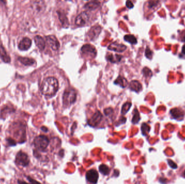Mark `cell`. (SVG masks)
I'll return each instance as SVG.
<instances>
[{
    "mask_svg": "<svg viewBox=\"0 0 185 184\" xmlns=\"http://www.w3.org/2000/svg\"><path fill=\"white\" fill-rule=\"evenodd\" d=\"M59 89V82L54 77L45 79L41 86V92L46 96L51 97L56 94Z\"/></svg>",
    "mask_w": 185,
    "mask_h": 184,
    "instance_id": "6da1fadb",
    "label": "cell"
},
{
    "mask_svg": "<svg viewBox=\"0 0 185 184\" xmlns=\"http://www.w3.org/2000/svg\"><path fill=\"white\" fill-rule=\"evenodd\" d=\"M49 144V140L47 137L40 135L36 137L34 140V145L37 150L44 151Z\"/></svg>",
    "mask_w": 185,
    "mask_h": 184,
    "instance_id": "7a4b0ae2",
    "label": "cell"
},
{
    "mask_svg": "<svg viewBox=\"0 0 185 184\" xmlns=\"http://www.w3.org/2000/svg\"><path fill=\"white\" fill-rule=\"evenodd\" d=\"M76 99V93L73 89L66 90L63 95V103L64 105H70L73 104Z\"/></svg>",
    "mask_w": 185,
    "mask_h": 184,
    "instance_id": "3957f363",
    "label": "cell"
},
{
    "mask_svg": "<svg viewBox=\"0 0 185 184\" xmlns=\"http://www.w3.org/2000/svg\"><path fill=\"white\" fill-rule=\"evenodd\" d=\"M15 162L18 165L26 167L29 164L30 159L27 154L22 151H20L16 156Z\"/></svg>",
    "mask_w": 185,
    "mask_h": 184,
    "instance_id": "277c9868",
    "label": "cell"
},
{
    "mask_svg": "<svg viewBox=\"0 0 185 184\" xmlns=\"http://www.w3.org/2000/svg\"><path fill=\"white\" fill-rule=\"evenodd\" d=\"M46 40L48 45L53 50L56 51L60 48V43L54 35H49L46 37Z\"/></svg>",
    "mask_w": 185,
    "mask_h": 184,
    "instance_id": "5b68a950",
    "label": "cell"
},
{
    "mask_svg": "<svg viewBox=\"0 0 185 184\" xmlns=\"http://www.w3.org/2000/svg\"><path fill=\"white\" fill-rule=\"evenodd\" d=\"M89 20V15L87 11L82 12L75 19V24L78 26H84Z\"/></svg>",
    "mask_w": 185,
    "mask_h": 184,
    "instance_id": "8992f818",
    "label": "cell"
},
{
    "mask_svg": "<svg viewBox=\"0 0 185 184\" xmlns=\"http://www.w3.org/2000/svg\"><path fill=\"white\" fill-rule=\"evenodd\" d=\"M86 177L89 183L93 184H96L98 183L99 174L95 170H90L87 172Z\"/></svg>",
    "mask_w": 185,
    "mask_h": 184,
    "instance_id": "52a82bcc",
    "label": "cell"
},
{
    "mask_svg": "<svg viewBox=\"0 0 185 184\" xmlns=\"http://www.w3.org/2000/svg\"><path fill=\"white\" fill-rule=\"evenodd\" d=\"M82 52L84 55L93 57L96 55V50L95 48L91 45H85L81 48Z\"/></svg>",
    "mask_w": 185,
    "mask_h": 184,
    "instance_id": "ba28073f",
    "label": "cell"
},
{
    "mask_svg": "<svg viewBox=\"0 0 185 184\" xmlns=\"http://www.w3.org/2000/svg\"><path fill=\"white\" fill-rule=\"evenodd\" d=\"M102 118V115L100 111H96L91 117L90 120L88 121V124L90 126H96L98 125Z\"/></svg>",
    "mask_w": 185,
    "mask_h": 184,
    "instance_id": "9c48e42d",
    "label": "cell"
},
{
    "mask_svg": "<svg viewBox=\"0 0 185 184\" xmlns=\"http://www.w3.org/2000/svg\"><path fill=\"white\" fill-rule=\"evenodd\" d=\"M31 45V40L29 38H24L18 45L19 49L21 51H26Z\"/></svg>",
    "mask_w": 185,
    "mask_h": 184,
    "instance_id": "30bf717a",
    "label": "cell"
},
{
    "mask_svg": "<svg viewBox=\"0 0 185 184\" xmlns=\"http://www.w3.org/2000/svg\"><path fill=\"white\" fill-rule=\"evenodd\" d=\"M108 49L111 51L122 52L126 50L127 47L124 45L118 43L117 42H114L109 45Z\"/></svg>",
    "mask_w": 185,
    "mask_h": 184,
    "instance_id": "8fae6325",
    "label": "cell"
},
{
    "mask_svg": "<svg viewBox=\"0 0 185 184\" xmlns=\"http://www.w3.org/2000/svg\"><path fill=\"white\" fill-rule=\"evenodd\" d=\"M101 28L100 26H94L91 28L89 32L88 33V36L91 38V40L97 38L101 33Z\"/></svg>",
    "mask_w": 185,
    "mask_h": 184,
    "instance_id": "7c38bea8",
    "label": "cell"
},
{
    "mask_svg": "<svg viewBox=\"0 0 185 184\" xmlns=\"http://www.w3.org/2000/svg\"><path fill=\"white\" fill-rule=\"evenodd\" d=\"M34 41L37 48L40 50H44L46 47V42L44 38H42L40 36L37 35L34 38Z\"/></svg>",
    "mask_w": 185,
    "mask_h": 184,
    "instance_id": "4fadbf2b",
    "label": "cell"
},
{
    "mask_svg": "<svg viewBox=\"0 0 185 184\" xmlns=\"http://www.w3.org/2000/svg\"><path fill=\"white\" fill-rule=\"evenodd\" d=\"M0 58L5 63H9L10 62V57L8 55L7 51L3 46H0Z\"/></svg>",
    "mask_w": 185,
    "mask_h": 184,
    "instance_id": "5bb4252c",
    "label": "cell"
},
{
    "mask_svg": "<svg viewBox=\"0 0 185 184\" xmlns=\"http://www.w3.org/2000/svg\"><path fill=\"white\" fill-rule=\"evenodd\" d=\"M171 114L175 119H179L184 116V113L179 108H174L171 110Z\"/></svg>",
    "mask_w": 185,
    "mask_h": 184,
    "instance_id": "9a60e30c",
    "label": "cell"
},
{
    "mask_svg": "<svg viewBox=\"0 0 185 184\" xmlns=\"http://www.w3.org/2000/svg\"><path fill=\"white\" fill-rule=\"evenodd\" d=\"M129 88L132 91L139 92L142 89V85L138 81H132L130 83Z\"/></svg>",
    "mask_w": 185,
    "mask_h": 184,
    "instance_id": "2e32d148",
    "label": "cell"
},
{
    "mask_svg": "<svg viewBox=\"0 0 185 184\" xmlns=\"http://www.w3.org/2000/svg\"><path fill=\"white\" fill-rule=\"evenodd\" d=\"M100 2L97 1H91L86 4L84 8L88 10H94L96 9L100 6Z\"/></svg>",
    "mask_w": 185,
    "mask_h": 184,
    "instance_id": "e0dca14e",
    "label": "cell"
},
{
    "mask_svg": "<svg viewBox=\"0 0 185 184\" xmlns=\"http://www.w3.org/2000/svg\"><path fill=\"white\" fill-rule=\"evenodd\" d=\"M18 59L22 64H23L24 65H27V66L33 65L35 63V61L34 59H32V58H28V57H20L18 58Z\"/></svg>",
    "mask_w": 185,
    "mask_h": 184,
    "instance_id": "ac0fdd59",
    "label": "cell"
},
{
    "mask_svg": "<svg viewBox=\"0 0 185 184\" xmlns=\"http://www.w3.org/2000/svg\"><path fill=\"white\" fill-rule=\"evenodd\" d=\"M58 15H59V19L60 20L62 26L64 27H68L69 25V22H68L67 17L66 16V15L64 13H60L59 11L58 12Z\"/></svg>",
    "mask_w": 185,
    "mask_h": 184,
    "instance_id": "d6986e66",
    "label": "cell"
},
{
    "mask_svg": "<svg viewBox=\"0 0 185 184\" xmlns=\"http://www.w3.org/2000/svg\"><path fill=\"white\" fill-rule=\"evenodd\" d=\"M114 83L115 84L120 85L122 88H126L127 86L128 82L127 80L124 77L119 76L118 79L115 81Z\"/></svg>",
    "mask_w": 185,
    "mask_h": 184,
    "instance_id": "ffe728a7",
    "label": "cell"
},
{
    "mask_svg": "<svg viewBox=\"0 0 185 184\" xmlns=\"http://www.w3.org/2000/svg\"><path fill=\"white\" fill-rule=\"evenodd\" d=\"M44 2L42 1H34L31 4L32 8L35 11L40 12L44 8Z\"/></svg>",
    "mask_w": 185,
    "mask_h": 184,
    "instance_id": "44dd1931",
    "label": "cell"
},
{
    "mask_svg": "<svg viewBox=\"0 0 185 184\" xmlns=\"http://www.w3.org/2000/svg\"><path fill=\"white\" fill-rule=\"evenodd\" d=\"M122 56L118 55H113L110 54L107 56V59L108 61L111 63H116L121 61Z\"/></svg>",
    "mask_w": 185,
    "mask_h": 184,
    "instance_id": "7402d4cb",
    "label": "cell"
},
{
    "mask_svg": "<svg viewBox=\"0 0 185 184\" xmlns=\"http://www.w3.org/2000/svg\"><path fill=\"white\" fill-rule=\"evenodd\" d=\"M124 39L126 41L128 42L132 45H135L137 43V40L134 35H126L124 36Z\"/></svg>",
    "mask_w": 185,
    "mask_h": 184,
    "instance_id": "603a6c76",
    "label": "cell"
},
{
    "mask_svg": "<svg viewBox=\"0 0 185 184\" xmlns=\"http://www.w3.org/2000/svg\"><path fill=\"white\" fill-rule=\"evenodd\" d=\"M99 171L104 176H107L109 173V168L107 165L102 164L99 166Z\"/></svg>",
    "mask_w": 185,
    "mask_h": 184,
    "instance_id": "cb8c5ba5",
    "label": "cell"
},
{
    "mask_svg": "<svg viewBox=\"0 0 185 184\" xmlns=\"http://www.w3.org/2000/svg\"><path fill=\"white\" fill-rule=\"evenodd\" d=\"M27 178V179H28V180L29 181V183H30V184H28V183H27L26 182H25V181H24L20 180H17V183H18V184H41L40 183H39V182H38L37 181L35 180H34L33 179V178H31L29 177V176H27L26 177Z\"/></svg>",
    "mask_w": 185,
    "mask_h": 184,
    "instance_id": "d4e9b609",
    "label": "cell"
},
{
    "mask_svg": "<svg viewBox=\"0 0 185 184\" xmlns=\"http://www.w3.org/2000/svg\"><path fill=\"white\" fill-rule=\"evenodd\" d=\"M131 106V103L127 102L125 103L122 106V109H121V113L122 115L126 114L129 111V110L130 109Z\"/></svg>",
    "mask_w": 185,
    "mask_h": 184,
    "instance_id": "484cf974",
    "label": "cell"
},
{
    "mask_svg": "<svg viewBox=\"0 0 185 184\" xmlns=\"http://www.w3.org/2000/svg\"><path fill=\"white\" fill-rule=\"evenodd\" d=\"M134 111V115L132 119V123L133 124H136L139 122V120H140V117L139 113L138 112L137 109H135Z\"/></svg>",
    "mask_w": 185,
    "mask_h": 184,
    "instance_id": "4316f807",
    "label": "cell"
},
{
    "mask_svg": "<svg viewBox=\"0 0 185 184\" xmlns=\"http://www.w3.org/2000/svg\"><path fill=\"white\" fill-rule=\"evenodd\" d=\"M142 133L144 135H146L150 131V127L146 123H144L141 126Z\"/></svg>",
    "mask_w": 185,
    "mask_h": 184,
    "instance_id": "83f0119b",
    "label": "cell"
},
{
    "mask_svg": "<svg viewBox=\"0 0 185 184\" xmlns=\"http://www.w3.org/2000/svg\"><path fill=\"white\" fill-rule=\"evenodd\" d=\"M6 140L8 145L10 146H13L16 145V142L11 138H8Z\"/></svg>",
    "mask_w": 185,
    "mask_h": 184,
    "instance_id": "f1b7e54d",
    "label": "cell"
},
{
    "mask_svg": "<svg viewBox=\"0 0 185 184\" xmlns=\"http://www.w3.org/2000/svg\"><path fill=\"white\" fill-rule=\"evenodd\" d=\"M145 55L147 58H149V59H151L152 55H153V52L149 48H147L146 49Z\"/></svg>",
    "mask_w": 185,
    "mask_h": 184,
    "instance_id": "f546056e",
    "label": "cell"
},
{
    "mask_svg": "<svg viewBox=\"0 0 185 184\" xmlns=\"http://www.w3.org/2000/svg\"><path fill=\"white\" fill-rule=\"evenodd\" d=\"M168 164L170 166V167L173 169H176L178 167L177 165L175 164V163L172 160H170V159L168 160Z\"/></svg>",
    "mask_w": 185,
    "mask_h": 184,
    "instance_id": "4dcf8cb0",
    "label": "cell"
},
{
    "mask_svg": "<svg viewBox=\"0 0 185 184\" xmlns=\"http://www.w3.org/2000/svg\"><path fill=\"white\" fill-rule=\"evenodd\" d=\"M180 41L185 42V30L182 31L181 34L180 35Z\"/></svg>",
    "mask_w": 185,
    "mask_h": 184,
    "instance_id": "1f68e13d",
    "label": "cell"
},
{
    "mask_svg": "<svg viewBox=\"0 0 185 184\" xmlns=\"http://www.w3.org/2000/svg\"><path fill=\"white\" fill-rule=\"evenodd\" d=\"M126 6H127L128 8L131 9V8H133L134 7V5H133V4L131 2V1H127L126 2Z\"/></svg>",
    "mask_w": 185,
    "mask_h": 184,
    "instance_id": "d6a6232c",
    "label": "cell"
},
{
    "mask_svg": "<svg viewBox=\"0 0 185 184\" xmlns=\"http://www.w3.org/2000/svg\"><path fill=\"white\" fill-rule=\"evenodd\" d=\"M104 113L106 115L108 116V115H110L111 113H113V110L111 109V108H107V109L104 110Z\"/></svg>",
    "mask_w": 185,
    "mask_h": 184,
    "instance_id": "836d02e7",
    "label": "cell"
},
{
    "mask_svg": "<svg viewBox=\"0 0 185 184\" xmlns=\"http://www.w3.org/2000/svg\"><path fill=\"white\" fill-rule=\"evenodd\" d=\"M41 130H42V131H44V132H47L48 131L47 128V127H44V126L41 127Z\"/></svg>",
    "mask_w": 185,
    "mask_h": 184,
    "instance_id": "e575fe53",
    "label": "cell"
},
{
    "mask_svg": "<svg viewBox=\"0 0 185 184\" xmlns=\"http://www.w3.org/2000/svg\"><path fill=\"white\" fill-rule=\"evenodd\" d=\"M182 53L185 55V45L182 47Z\"/></svg>",
    "mask_w": 185,
    "mask_h": 184,
    "instance_id": "d590c367",
    "label": "cell"
},
{
    "mask_svg": "<svg viewBox=\"0 0 185 184\" xmlns=\"http://www.w3.org/2000/svg\"><path fill=\"white\" fill-rule=\"evenodd\" d=\"M184 177H185V171H184Z\"/></svg>",
    "mask_w": 185,
    "mask_h": 184,
    "instance_id": "8d00e7d4",
    "label": "cell"
},
{
    "mask_svg": "<svg viewBox=\"0 0 185 184\" xmlns=\"http://www.w3.org/2000/svg\"><path fill=\"white\" fill-rule=\"evenodd\" d=\"M0 131H1V127H0Z\"/></svg>",
    "mask_w": 185,
    "mask_h": 184,
    "instance_id": "74e56055",
    "label": "cell"
}]
</instances>
